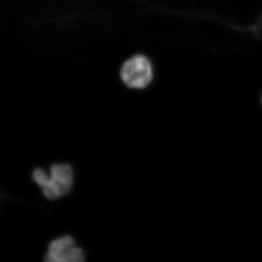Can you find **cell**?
I'll return each mask as SVG.
<instances>
[{"instance_id": "cell-1", "label": "cell", "mask_w": 262, "mask_h": 262, "mask_svg": "<svg viewBox=\"0 0 262 262\" xmlns=\"http://www.w3.org/2000/svg\"><path fill=\"white\" fill-rule=\"evenodd\" d=\"M32 178L41 187L46 198L55 201L67 195L72 190L74 184V171L69 164H54L50 168L49 173L42 168L34 169Z\"/></svg>"}, {"instance_id": "cell-2", "label": "cell", "mask_w": 262, "mask_h": 262, "mask_svg": "<svg viewBox=\"0 0 262 262\" xmlns=\"http://www.w3.org/2000/svg\"><path fill=\"white\" fill-rule=\"evenodd\" d=\"M120 76L124 83L130 89H144L152 81V66L146 56L136 55L122 65Z\"/></svg>"}, {"instance_id": "cell-3", "label": "cell", "mask_w": 262, "mask_h": 262, "mask_svg": "<svg viewBox=\"0 0 262 262\" xmlns=\"http://www.w3.org/2000/svg\"><path fill=\"white\" fill-rule=\"evenodd\" d=\"M45 261L48 262H82L84 254L82 248L76 245L75 239L64 235L53 239L48 247Z\"/></svg>"}]
</instances>
